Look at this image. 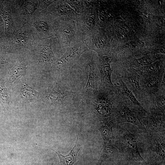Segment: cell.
<instances>
[{"label": "cell", "instance_id": "7", "mask_svg": "<svg viewBox=\"0 0 165 165\" xmlns=\"http://www.w3.org/2000/svg\"><path fill=\"white\" fill-rule=\"evenodd\" d=\"M88 50L83 42L67 48L63 55L54 62L53 69L61 71L70 68L75 64L81 55Z\"/></svg>", "mask_w": 165, "mask_h": 165}, {"label": "cell", "instance_id": "11", "mask_svg": "<svg viewBox=\"0 0 165 165\" xmlns=\"http://www.w3.org/2000/svg\"><path fill=\"white\" fill-rule=\"evenodd\" d=\"M99 68L102 83L108 86H112L111 76L112 69L110 66V58L105 55H100L99 61Z\"/></svg>", "mask_w": 165, "mask_h": 165}, {"label": "cell", "instance_id": "20", "mask_svg": "<svg viewBox=\"0 0 165 165\" xmlns=\"http://www.w3.org/2000/svg\"><path fill=\"white\" fill-rule=\"evenodd\" d=\"M78 14L82 12L86 8V0H65Z\"/></svg>", "mask_w": 165, "mask_h": 165}, {"label": "cell", "instance_id": "26", "mask_svg": "<svg viewBox=\"0 0 165 165\" xmlns=\"http://www.w3.org/2000/svg\"><path fill=\"white\" fill-rule=\"evenodd\" d=\"M38 4L37 10L42 11L46 9L55 0H38Z\"/></svg>", "mask_w": 165, "mask_h": 165}, {"label": "cell", "instance_id": "30", "mask_svg": "<svg viewBox=\"0 0 165 165\" xmlns=\"http://www.w3.org/2000/svg\"><path fill=\"white\" fill-rule=\"evenodd\" d=\"M5 0H0V23L3 24L4 22L2 15L5 7Z\"/></svg>", "mask_w": 165, "mask_h": 165}, {"label": "cell", "instance_id": "12", "mask_svg": "<svg viewBox=\"0 0 165 165\" xmlns=\"http://www.w3.org/2000/svg\"><path fill=\"white\" fill-rule=\"evenodd\" d=\"M2 17L5 25L6 40L13 33L17 31L12 17L10 0H5V7Z\"/></svg>", "mask_w": 165, "mask_h": 165}, {"label": "cell", "instance_id": "14", "mask_svg": "<svg viewBox=\"0 0 165 165\" xmlns=\"http://www.w3.org/2000/svg\"><path fill=\"white\" fill-rule=\"evenodd\" d=\"M81 148V145L77 138L74 146L70 152L66 155H62L59 152L55 151L59 158L60 165H73L77 160L78 153Z\"/></svg>", "mask_w": 165, "mask_h": 165}, {"label": "cell", "instance_id": "3", "mask_svg": "<svg viewBox=\"0 0 165 165\" xmlns=\"http://www.w3.org/2000/svg\"><path fill=\"white\" fill-rule=\"evenodd\" d=\"M52 38L36 40L28 51L29 57L41 68H50L55 61Z\"/></svg>", "mask_w": 165, "mask_h": 165}, {"label": "cell", "instance_id": "10", "mask_svg": "<svg viewBox=\"0 0 165 165\" xmlns=\"http://www.w3.org/2000/svg\"><path fill=\"white\" fill-rule=\"evenodd\" d=\"M10 73L11 82H15L26 72L29 63L28 51L19 54Z\"/></svg>", "mask_w": 165, "mask_h": 165}, {"label": "cell", "instance_id": "5", "mask_svg": "<svg viewBox=\"0 0 165 165\" xmlns=\"http://www.w3.org/2000/svg\"><path fill=\"white\" fill-rule=\"evenodd\" d=\"M11 11L17 31L27 24L37 9L38 1L36 0H10Z\"/></svg>", "mask_w": 165, "mask_h": 165}, {"label": "cell", "instance_id": "25", "mask_svg": "<svg viewBox=\"0 0 165 165\" xmlns=\"http://www.w3.org/2000/svg\"><path fill=\"white\" fill-rule=\"evenodd\" d=\"M6 42L4 23H0V50H4Z\"/></svg>", "mask_w": 165, "mask_h": 165}, {"label": "cell", "instance_id": "18", "mask_svg": "<svg viewBox=\"0 0 165 165\" xmlns=\"http://www.w3.org/2000/svg\"><path fill=\"white\" fill-rule=\"evenodd\" d=\"M115 153V148L111 141H104L100 158L96 165H101L106 159L114 156Z\"/></svg>", "mask_w": 165, "mask_h": 165}, {"label": "cell", "instance_id": "23", "mask_svg": "<svg viewBox=\"0 0 165 165\" xmlns=\"http://www.w3.org/2000/svg\"><path fill=\"white\" fill-rule=\"evenodd\" d=\"M99 130L104 141H111L112 129L110 127L106 125H103L100 127Z\"/></svg>", "mask_w": 165, "mask_h": 165}, {"label": "cell", "instance_id": "4", "mask_svg": "<svg viewBox=\"0 0 165 165\" xmlns=\"http://www.w3.org/2000/svg\"><path fill=\"white\" fill-rule=\"evenodd\" d=\"M36 40L26 24L6 40L4 50L10 53L19 54L28 51Z\"/></svg>", "mask_w": 165, "mask_h": 165}, {"label": "cell", "instance_id": "2", "mask_svg": "<svg viewBox=\"0 0 165 165\" xmlns=\"http://www.w3.org/2000/svg\"><path fill=\"white\" fill-rule=\"evenodd\" d=\"M53 37L60 47L65 50L83 42L75 21L73 20H57Z\"/></svg>", "mask_w": 165, "mask_h": 165}, {"label": "cell", "instance_id": "6", "mask_svg": "<svg viewBox=\"0 0 165 165\" xmlns=\"http://www.w3.org/2000/svg\"><path fill=\"white\" fill-rule=\"evenodd\" d=\"M97 1L90 0L88 6L78 14L75 22L83 42L86 36L97 29L98 21Z\"/></svg>", "mask_w": 165, "mask_h": 165}, {"label": "cell", "instance_id": "9", "mask_svg": "<svg viewBox=\"0 0 165 165\" xmlns=\"http://www.w3.org/2000/svg\"><path fill=\"white\" fill-rule=\"evenodd\" d=\"M104 32L97 29L84 39L83 42L89 50L100 53L106 47L108 40Z\"/></svg>", "mask_w": 165, "mask_h": 165}, {"label": "cell", "instance_id": "19", "mask_svg": "<svg viewBox=\"0 0 165 165\" xmlns=\"http://www.w3.org/2000/svg\"><path fill=\"white\" fill-rule=\"evenodd\" d=\"M0 102L5 112L9 106V101L5 82L0 79Z\"/></svg>", "mask_w": 165, "mask_h": 165}, {"label": "cell", "instance_id": "13", "mask_svg": "<svg viewBox=\"0 0 165 165\" xmlns=\"http://www.w3.org/2000/svg\"><path fill=\"white\" fill-rule=\"evenodd\" d=\"M123 141L133 157L137 161H142L143 158L139 151L138 141L135 136L127 131L123 134Z\"/></svg>", "mask_w": 165, "mask_h": 165}, {"label": "cell", "instance_id": "8", "mask_svg": "<svg viewBox=\"0 0 165 165\" xmlns=\"http://www.w3.org/2000/svg\"><path fill=\"white\" fill-rule=\"evenodd\" d=\"M46 9L57 20L75 21L78 15L65 0H55Z\"/></svg>", "mask_w": 165, "mask_h": 165}, {"label": "cell", "instance_id": "28", "mask_svg": "<svg viewBox=\"0 0 165 165\" xmlns=\"http://www.w3.org/2000/svg\"><path fill=\"white\" fill-rule=\"evenodd\" d=\"M157 153L161 157L164 158L165 157V144L160 142L158 144L156 147Z\"/></svg>", "mask_w": 165, "mask_h": 165}, {"label": "cell", "instance_id": "22", "mask_svg": "<svg viewBox=\"0 0 165 165\" xmlns=\"http://www.w3.org/2000/svg\"><path fill=\"white\" fill-rule=\"evenodd\" d=\"M160 81V79L156 76H150L146 81V86L149 91H152L157 89Z\"/></svg>", "mask_w": 165, "mask_h": 165}, {"label": "cell", "instance_id": "17", "mask_svg": "<svg viewBox=\"0 0 165 165\" xmlns=\"http://www.w3.org/2000/svg\"><path fill=\"white\" fill-rule=\"evenodd\" d=\"M139 75L136 72H131L127 75V82L130 90L137 97L141 92L139 84Z\"/></svg>", "mask_w": 165, "mask_h": 165}, {"label": "cell", "instance_id": "24", "mask_svg": "<svg viewBox=\"0 0 165 165\" xmlns=\"http://www.w3.org/2000/svg\"><path fill=\"white\" fill-rule=\"evenodd\" d=\"M109 103H104L99 106L98 110L102 115L107 116L111 113V109Z\"/></svg>", "mask_w": 165, "mask_h": 165}, {"label": "cell", "instance_id": "21", "mask_svg": "<svg viewBox=\"0 0 165 165\" xmlns=\"http://www.w3.org/2000/svg\"><path fill=\"white\" fill-rule=\"evenodd\" d=\"M21 92L23 96L29 100H32L37 98L38 97V93L26 84H24L22 86Z\"/></svg>", "mask_w": 165, "mask_h": 165}, {"label": "cell", "instance_id": "16", "mask_svg": "<svg viewBox=\"0 0 165 165\" xmlns=\"http://www.w3.org/2000/svg\"><path fill=\"white\" fill-rule=\"evenodd\" d=\"M119 86L123 95L128 101L137 108L143 109L132 92L120 78L119 79Z\"/></svg>", "mask_w": 165, "mask_h": 165}, {"label": "cell", "instance_id": "1", "mask_svg": "<svg viewBox=\"0 0 165 165\" xmlns=\"http://www.w3.org/2000/svg\"><path fill=\"white\" fill-rule=\"evenodd\" d=\"M57 20L46 9L37 10L27 24L37 40L53 38Z\"/></svg>", "mask_w": 165, "mask_h": 165}, {"label": "cell", "instance_id": "29", "mask_svg": "<svg viewBox=\"0 0 165 165\" xmlns=\"http://www.w3.org/2000/svg\"><path fill=\"white\" fill-rule=\"evenodd\" d=\"M157 106L160 108L164 109L165 96L162 95L160 96L156 100Z\"/></svg>", "mask_w": 165, "mask_h": 165}, {"label": "cell", "instance_id": "15", "mask_svg": "<svg viewBox=\"0 0 165 165\" xmlns=\"http://www.w3.org/2000/svg\"><path fill=\"white\" fill-rule=\"evenodd\" d=\"M118 116L122 122H128L141 127L142 125L139 119L127 107H122L119 111Z\"/></svg>", "mask_w": 165, "mask_h": 165}, {"label": "cell", "instance_id": "27", "mask_svg": "<svg viewBox=\"0 0 165 165\" xmlns=\"http://www.w3.org/2000/svg\"><path fill=\"white\" fill-rule=\"evenodd\" d=\"M154 61L153 58L145 57L139 59L137 61V65L138 66L147 65L151 64Z\"/></svg>", "mask_w": 165, "mask_h": 165}]
</instances>
